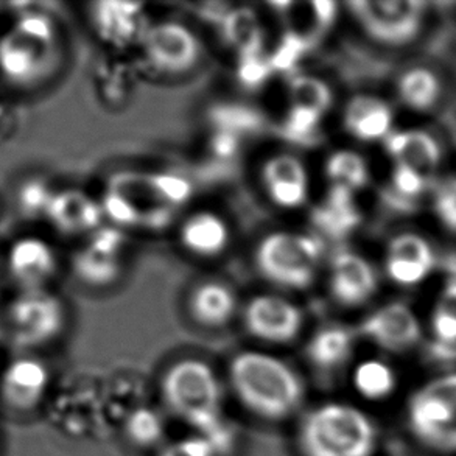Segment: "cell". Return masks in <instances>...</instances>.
I'll return each mask as SVG.
<instances>
[{
    "instance_id": "obj_26",
    "label": "cell",
    "mask_w": 456,
    "mask_h": 456,
    "mask_svg": "<svg viewBox=\"0 0 456 456\" xmlns=\"http://www.w3.org/2000/svg\"><path fill=\"white\" fill-rule=\"evenodd\" d=\"M352 385L364 399L383 401L395 389V370L380 360H364L354 370Z\"/></svg>"
},
{
    "instance_id": "obj_18",
    "label": "cell",
    "mask_w": 456,
    "mask_h": 456,
    "mask_svg": "<svg viewBox=\"0 0 456 456\" xmlns=\"http://www.w3.org/2000/svg\"><path fill=\"white\" fill-rule=\"evenodd\" d=\"M45 216L62 234H80L99 228L103 209L83 191H62L52 198Z\"/></svg>"
},
{
    "instance_id": "obj_23",
    "label": "cell",
    "mask_w": 456,
    "mask_h": 456,
    "mask_svg": "<svg viewBox=\"0 0 456 456\" xmlns=\"http://www.w3.org/2000/svg\"><path fill=\"white\" fill-rule=\"evenodd\" d=\"M354 351V333L345 326H326L314 333L305 347L308 362L316 370H338Z\"/></svg>"
},
{
    "instance_id": "obj_41",
    "label": "cell",
    "mask_w": 456,
    "mask_h": 456,
    "mask_svg": "<svg viewBox=\"0 0 456 456\" xmlns=\"http://www.w3.org/2000/svg\"><path fill=\"white\" fill-rule=\"evenodd\" d=\"M273 70L268 56L254 55L240 58L237 68V78L241 86L247 89H259L270 80Z\"/></svg>"
},
{
    "instance_id": "obj_14",
    "label": "cell",
    "mask_w": 456,
    "mask_h": 456,
    "mask_svg": "<svg viewBox=\"0 0 456 456\" xmlns=\"http://www.w3.org/2000/svg\"><path fill=\"white\" fill-rule=\"evenodd\" d=\"M395 166L407 167L433 179L443 164V147L432 133L422 128L393 131L383 142Z\"/></svg>"
},
{
    "instance_id": "obj_13",
    "label": "cell",
    "mask_w": 456,
    "mask_h": 456,
    "mask_svg": "<svg viewBox=\"0 0 456 456\" xmlns=\"http://www.w3.org/2000/svg\"><path fill=\"white\" fill-rule=\"evenodd\" d=\"M379 289L376 268L363 256L339 251L330 264V291L337 303L345 307H360L374 297Z\"/></svg>"
},
{
    "instance_id": "obj_4",
    "label": "cell",
    "mask_w": 456,
    "mask_h": 456,
    "mask_svg": "<svg viewBox=\"0 0 456 456\" xmlns=\"http://www.w3.org/2000/svg\"><path fill=\"white\" fill-rule=\"evenodd\" d=\"M322 243L314 235L274 232L260 241L256 264L273 284L303 290L314 282Z\"/></svg>"
},
{
    "instance_id": "obj_20",
    "label": "cell",
    "mask_w": 456,
    "mask_h": 456,
    "mask_svg": "<svg viewBox=\"0 0 456 456\" xmlns=\"http://www.w3.org/2000/svg\"><path fill=\"white\" fill-rule=\"evenodd\" d=\"M443 81L432 69L424 66L402 72L395 83V94L402 105L413 112L433 111L443 99Z\"/></svg>"
},
{
    "instance_id": "obj_8",
    "label": "cell",
    "mask_w": 456,
    "mask_h": 456,
    "mask_svg": "<svg viewBox=\"0 0 456 456\" xmlns=\"http://www.w3.org/2000/svg\"><path fill=\"white\" fill-rule=\"evenodd\" d=\"M55 64L56 43L31 37L14 27L0 37V74L12 85H35L47 77Z\"/></svg>"
},
{
    "instance_id": "obj_30",
    "label": "cell",
    "mask_w": 456,
    "mask_h": 456,
    "mask_svg": "<svg viewBox=\"0 0 456 456\" xmlns=\"http://www.w3.org/2000/svg\"><path fill=\"white\" fill-rule=\"evenodd\" d=\"M124 428L126 439L139 449H150L159 444L166 433L162 414L150 407L133 410L125 419Z\"/></svg>"
},
{
    "instance_id": "obj_39",
    "label": "cell",
    "mask_w": 456,
    "mask_h": 456,
    "mask_svg": "<svg viewBox=\"0 0 456 456\" xmlns=\"http://www.w3.org/2000/svg\"><path fill=\"white\" fill-rule=\"evenodd\" d=\"M53 195L55 193L41 179H30L19 191V208L27 216H45Z\"/></svg>"
},
{
    "instance_id": "obj_37",
    "label": "cell",
    "mask_w": 456,
    "mask_h": 456,
    "mask_svg": "<svg viewBox=\"0 0 456 456\" xmlns=\"http://www.w3.org/2000/svg\"><path fill=\"white\" fill-rule=\"evenodd\" d=\"M102 209H103V214L116 224L141 226L142 209H139L137 204L122 191H112V189L106 191Z\"/></svg>"
},
{
    "instance_id": "obj_24",
    "label": "cell",
    "mask_w": 456,
    "mask_h": 456,
    "mask_svg": "<svg viewBox=\"0 0 456 456\" xmlns=\"http://www.w3.org/2000/svg\"><path fill=\"white\" fill-rule=\"evenodd\" d=\"M237 301L228 285L208 282L193 291L191 316L206 327L224 326L234 316Z\"/></svg>"
},
{
    "instance_id": "obj_7",
    "label": "cell",
    "mask_w": 456,
    "mask_h": 456,
    "mask_svg": "<svg viewBox=\"0 0 456 456\" xmlns=\"http://www.w3.org/2000/svg\"><path fill=\"white\" fill-rule=\"evenodd\" d=\"M8 326L19 346L47 345L61 333L64 308L58 297L43 289L24 290L8 307Z\"/></svg>"
},
{
    "instance_id": "obj_35",
    "label": "cell",
    "mask_w": 456,
    "mask_h": 456,
    "mask_svg": "<svg viewBox=\"0 0 456 456\" xmlns=\"http://www.w3.org/2000/svg\"><path fill=\"white\" fill-rule=\"evenodd\" d=\"M322 116L324 114L310 110V108L291 105L290 111L287 114L284 125H282L284 136L293 142L299 143L312 139L320 126Z\"/></svg>"
},
{
    "instance_id": "obj_2",
    "label": "cell",
    "mask_w": 456,
    "mask_h": 456,
    "mask_svg": "<svg viewBox=\"0 0 456 456\" xmlns=\"http://www.w3.org/2000/svg\"><path fill=\"white\" fill-rule=\"evenodd\" d=\"M228 376L237 401L259 419H289L303 405V379L290 364L265 352H240L229 364Z\"/></svg>"
},
{
    "instance_id": "obj_22",
    "label": "cell",
    "mask_w": 456,
    "mask_h": 456,
    "mask_svg": "<svg viewBox=\"0 0 456 456\" xmlns=\"http://www.w3.org/2000/svg\"><path fill=\"white\" fill-rule=\"evenodd\" d=\"M181 241L191 253L214 257L228 247V224L216 214L200 212L183 224Z\"/></svg>"
},
{
    "instance_id": "obj_44",
    "label": "cell",
    "mask_w": 456,
    "mask_h": 456,
    "mask_svg": "<svg viewBox=\"0 0 456 456\" xmlns=\"http://www.w3.org/2000/svg\"><path fill=\"white\" fill-rule=\"evenodd\" d=\"M240 149V137L226 131H216L210 141V150L220 159H231Z\"/></svg>"
},
{
    "instance_id": "obj_3",
    "label": "cell",
    "mask_w": 456,
    "mask_h": 456,
    "mask_svg": "<svg viewBox=\"0 0 456 456\" xmlns=\"http://www.w3.org/2000/svg\"><path fill=\"white\" fill-rule=\"evenodd\" d=\"M376 444L372 420L345 402L321 403L304 414L297 426L301 456H372Z\"/></svg>"
},
{
    "instance_id": "obj_43",
    "label": "cell",
    "mask_w": 456,
    "mask_h": 456,
    "mask_svg": "<svg viewBox=\"0 0 456 456\" xmlns=\"http://www.w3.org/2000/svg\"><path fill=\"white\" fill-rule=\"evenodd\" d=\"M124 234L116 228H103L99 229L94 234L91 241L87 243V247L97 249L100 253L108 254L112 257H118L120 249L124 247Z\"/></svg>"
},
{
    "instance_id": "obj_38",
    "label": "cell",
    "mask_w": 456,
    "mask_h": 456,
    "mask_svg": "<svg viewBox=\"0 0 456 456\" xmlns=\"http://www.w3.org/2000/svg\"><path fill=\"white\" fill-rule=\"evenodd\" d=\"M308 44L305 37H301L297 31H289L285 33L284 37L281 39L276 52L268 56L270 64H272L274 72H291L297 68V62L301 61Z\"/></svg>"
},
{
    "instance_id": "obj_45",
    "label": "cell",
    "mask_w": 456,
    "mask_h": 456,
    "mask_svg": "<svg viewBox=\"0 0 456 456\" xmlns=\"http://www.w3.org/2000/svg\"><path fill=\"white\" fill-rule=\"evenodd\" d=\"M173 208L167 204H156L153 208L142 210L141 226L149 229H164L172 223Z\"/></svg>"
},
{
    "instance_id": "obj_46",
    "label": "cell",
    "mask_w": 456,
    "mask_h": 456,
    "mask_svg": "<svg viewBox=\"0 0 456 456\" xmlns=\"http://www.w3.org/2000/svg\"><path fill=\"white\" fill-rule=\"evenodd\" d=\"M310 6L314 10V24L321 30L329 28L335 22L337 10H338V5L335 2H330V0H316V2H312Z\"/></svg>"
},
{
    "instance_id": "obj_27",
    "label": "cell",
    "mask_w": 456,
    "mask_h": 456,
    "mask_svg": "<svg viewBox=\"0 0 456 456\" xmlns=\"http://www.w3.org/2000/svg\"><path fill=\"white\" fill-rule=\"evenodd\" d=\"M327 178L332 185H341L349 191H363L370 181V166L362 154L341 150L330 154L326 162Z\"/></svg>"
},
{
    "instance_id": "obj_40",
    "label": "cell",
    "mask_w": 456,
    "mask_h": 456,
    "mask_svg": "<svg viewBox=\"0 0 456 456\" xmlns=\"http://www.w3.org/2000/svg\"><path fill=\"white\" fill-rule=\"evenodd\" d=\"M433 212L443 228L456 234V175L436 187L433 195Z\"/></svg>"
},
{
    "instance_id": "obj_1",
    "label": "cell",
    "mask_w": 456,
    "mask_h": 456,
    "mask_svg": "<svg viewBox=\"0 0 456 456\" xmlns=\"http://www.w3.org/2000/svg\"><path fill=\"white\" fill-rule=\"evenodd\" d=\"M162 401L197 435L209 439L218 455L232 449V433L223 419V388L210 364L197 358L173 363L160 380Z\"/></svg>"
},
{
    "instance_id": "obj_31",
    "label": "cell",
    "mask_w": 456,
    "mask_h": 456,
    "mask_svg": "<svg viewBox=\"0 0 456 456\" xmlns=\"http://www.w3.org/2000/svg\"><path fill=\"white\" fill-rule=\"evenodd\" d=\"M291 105L304 106L314 111H329L333 103L332 89L324 81L310 75H297L290 80Z\"/></svg>"
},
{
    "instance_id": "obj_6",
    "label": "cell",
    "mask_w": 456,
    "mask_h": 456,
    "mask_svg": "<svg viewBox=\"0 0 456 456\" xmlns=\"http://www.w3.org/2000/svg\"><path fill=\"white\" fill-rule=\"evenodd\" d=\"M347 6L372 41L393 49L413 44L428 16V4L420 0H354Z\"/></svg>"
},
{
    "instance_id": "obj_36",
    "label": "cell",
    "mask_w": 456,
    "mask_h": 456,
    "mask_svg": "<svg viewBox=\"0 0 456 456\" xmlns=\"http://www.w3.org/2000/svg\"><path fill=\"white\" fill-rule=\"evenodd\" d=\"M432 179L407 167L395 166L391 173V187L395 197L402 201H416L426 195Z\"/></svg>"
},
{
    "instance_id": "obj_16",
    "label": "cell",
    "mask_w": 456,
    "mask_h": 456,
    "mask_svg": "<svg viewBox=\"0 0 456 456\" xmlns=\"http://www.w3.org/2000/svg\"><path fill=\"white\" fill-rule=\"evenodd\" d=\"M6 262L12 279L25 290L43 289L56 272L53 248L37 237H24L14 241Z\"/></svg>"
},
{
    "instance_id": "obj_10",
    "label": "cell",
    "mask_w": 456,
    "mask_h": 456,
    "mask_svg": "<svg viewBox=\"0 0 456 456\" xmlns=\"http://www.w3.org/2000/svg\"><path fill=\"white\" fill-rule=\"evenodd\" d=\"M143 50L154 68L167 74H183L197 66L201 47L195 33L173 20L160 22L145 31Z\"/></svg>"
},
{
    "instance_id": "obj_34",
    "label": "cell",
    "mask_w": 456,
    "mask_h": 456,
    "mask_svg": "<svg viewBox=\"0 0 456 456\" xmlns=\"http://www.w3.org/2000/svg\"><path fill=\"white\" fill-rule=\"evenodd\" d=\"M264 184L272 185L291 184L308 185V175L303 160L297 159L293 154H278L266 160L264 166Z\"/></svg>"
},
{
    "instance_id": "obj_29",
    "label": "cell",
    "mask_w": 456,
    "mask_h": 456,
    "mask_svg": "<svg viewBox=\"0 0 456 456\" xmlns=\"http://www.w3.org/2000/svg\"><path fill=\"white\" fill-rule=\"evenodd\" d=\"M209 118L216 131H226L239 137L257 133L265 125V118L260 111L245 105L214 106Z\"/></svg>"
},
{
    "instance_id": "obj_33",
    "label": "cell",
    "mask_w": 456,
    "mask_h": 456,
    "mask_svg": "<svg viewBox=\"0 0 456 456\" xmlns=\"http://www.w3.org/2000/svg\"><path fill=\"white\" fill-rule=\"evenodd\" d=\"M143 183L149 193H151L158 201L172 208L189 201L193 191V187L187 179L172 173L145 175Z\"/></svg>"
},
{
    "instance_id": "obj_5",
    "label": "cell",
    "mask_w": 456,
    "mask_h": 456,
    "mask_svg": "<svg viewBox=\"0 0 456 456\" xmlns=\"http://www.w3.org/2000/svg\"><path fill=\"white\" fill-rule=\"evenodd\" d=\"M408 424L427 447L456 452V374L438 377L411 395Z\"/></svg>"
},
{
    "instance_id": "obj_42",
    "label": "cell",
    "mask_w": 456,
    "mask_h": 456,
    "mask_svg": "<svg viewBox=\"0 0 456 456\" xmlns=\"http://www.w3.org/2000/svg\"><path fill=\"white\" fill-rule=\"evenodd\" d=\"M159 456H220L209 439L201 435H191L166 445Z\"/></svg>"
},
{
    "instance_id": "obj_17",
    "label": "cell",
    "mask_w": 456,
    "mask_h": 456,
    "mask_svg": "<svg viewBox=\"0 0 456 456\" xmlns=\"http://www.w3.org/2000/svg\"><path fill=\"white\" fill-rule=\"evenodd\" d=\"M50 374L37 358H19L6 368L2 377L4 401L19 411H28L39 405L49 388Z\"/></svg>"
},
{
    "instance_id": "obj_15",
    "label": "cell",
    "mask_w": 456,
    "mask_h": 456,
    "mask_svg": "<svg viewBox=\"0 0 456 456\" xmlns=\"http://www.w3.org/2000/svg\"><path fill=\"white\" fill-rule=\"evenodd\" d=\"M395 110L388 102L368 94L352 97L343 114L346 131L360 142H385L395 131Z\"/></svg>"
},
{
    "instance_id": "obj_9",
    "label": "cell",
    "mask_w": 456,
    "mask_h": 456,
    "mask_svg": "<svg viewBox=\"0 0 456 456\" xmlns=\"http://www.w3.org/2000/svg\"><path fill=\"white\" fill-rule=\"evenodd\" d=\"M438 257L432 243L418 232L395 235L385 251V274L402 289H416L432 276Z\"/></svg>"
},
{
    "instance_id": "obj_11",
    "label": "cell",
    "mask_w": 456,
    "mask_h": 456,
    "mask_svg": "<svg viewBox=\"0 0 456 456\" xmlns=\"http://www.w3.org/2000/svg\"><path fill=\"white\" fill-rule=\"evenodd\" d=\"M358 333L383 351L407 352L422 339V326L413 308L403 303L385 304L368 314Z\"/></svg>"
},
{
    "instance_id": "obj_28",
    "label": "cell",
    "mask_w": 456,
    "mask_h": 456,
    "mask_svg": "<svg viewBox=\"0 0 456 456\" xmlns=\"http://www.w3.org/2000/svg\"><path fill=\"white\" fill-rule=\"evenodd\" d=\"M75 276L83 281L85 284L102 285L112 284L120 274L118 257H112L108 254L100 253L94 248H83L75 254L72 260Z\"/></svg>"
},
{
    "instance_id": "obj_21",
    "label": "cell",
    "mask_w": 456,
    "mask_h": 456,
    "mask_svg": "<svg viewBox=\"0 0 456 456\" xmlns=\"http://www.w3.org/2000/svg\"><path fill=\"white\" fill-rule=\"evenodd\" d=\"M141 14L142 5L134 2H99L93 10L100 37L118 45L130 43L136 37Z\"/></svg>"
},
{
    "instance_id": "obj_25",
    "label": "cell",
    "mask_w": 456,
    "mask_h": 456,
    "mask_svg": "<svg viewBox=\"0 0 456 456\" xmlns=\"http://www.w3.org/2000/svg\"><path fill=\"white\" fill-rule=\"evenodd\" d=\"M223 35L240 58L264 55V28L257 14L251 8L239 6L229 10L222 20Z\"/></svg>"
},
{
    "instance_id": "obj_32",
    "label": "cell",
    "mask_w": 456,
    "mask_h": 456,
    "mask_svg": "<svg viewBox=\"0 0 456 456\" xmlns=\"http://www.w3.org/2000/svg\"><path fill=\"white\" fill-rule=\"evenodd\" d=\"M432 332L439 347L456 349V284L445 287L432 314Z\"/></svg>"
},
{
    "instance_id": "obj_19",
    "label": "cell",
    "mask_w": 456,
    "mask_h": 456,
    "mask_svg": "<svg viewBox=\"0 0 456 456\" xmlns=\"http://www.w3.org/2000/svg\"><path fill=\"white\" fill-rule=\"evenodd\" d=\"M312 218L314 226L333 240H341L351 235L362 223V214L354 200V191L341 185L330 187L324 203L316 208Z\"/></svg>"
},
{
    "instance_id": "obj_12",
    "label": "cell",
    "mask_w": 456,
    "mask_h": 456,
    "mask_svg": "<svg viewBox=\"0 0 456 456\" xmlns=\"http://www.w3.org/2000/svg\"><path fill=\"white\" fill-rule=\"evenodd\" d=\"M243 320L249 335L272 345L290 343L299 335L304 324L301 308L273 295L254 297L248 304Z\"/></svg>"
}]
</instances>
